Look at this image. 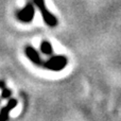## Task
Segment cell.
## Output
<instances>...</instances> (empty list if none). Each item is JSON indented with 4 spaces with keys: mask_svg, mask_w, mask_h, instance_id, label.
Returning <instances> with one entry per match:
<instances>
[{
    "mask_svg": "<svg viewBox=\"0 0 121 121\" xmlns=\"http://www.w3.org/2000/svg\"><path fill=\"white\" fill-rule=\"evenodd\" d=\"M40 51H42V53L48 55V56L53 55V47H52V45L50 44V42H48V40H43V42L40 43Z\"/></svg>",
    "mask_w": 121,
    "mask_h": 121,
    "instance_id": "obj_6",
    "label": "cell"
},
{
    "mask_svg": "<svg viewBox=\"0 0 121 121\" xmlns=\"http://www.w3.org/2000/svg\"><path fill=\"white\" fill-rule=\"evenodd\" d=\"M68 64V60L65 55H51L49 60L44 62L42 67L51 71H60Z\"/></svg>",
    "mask_w": 121,
    "mask_h": 121,
    "instance_id": "obj_2",
    "label": "cell"
},
{
    "mask_svg": "<svg viewBox=\"0 0 121 121\" xmlns=\"http://www.w3.org/2000/svg\"><path fill=\"white\" fill-rule=\"evenodd\" d=\"M4 87H5V83H4V81H0V88L3 89Z\"/></svg>",
    "mask_w": 121,
    "mask_h": 121,
    "instance_id": "obj_8",
    "label": "cell"
},
{
    "mask_svg": "<svg viewBox=\"0 0 121 121\" xmlns=\"http://www.w3.org/2000/svg\"><path fill=\"white\" fill-rule=\"evenodd\" d=\"M12 96V90L9 88L4 87L3 89H1V98L2 99H10Z\"/></svg>",
    "mask_w": 121,
    "mask_h": 121,
    "instance_id": "obj_7",
    "label": "cell"
},
{
    "mask_svg": "<svg viewBox=\"0 0 121 121\" xmlns=\"http://www.w3.org/2000/svg\"><path fill=\"white\" fill-rule=\"evenodd\" d=\"M25 55L31 60L34 65H36V66L42 67L43 64H44V62H43V60H42V57H40L38 51L36 50L34 47L30 46V45H28V46L25 47Z\"/></svg>",
    "mask_w": 121,
    "mask_h": 121,
    "instance_id": "obj_4",
    "label": "cell"
},
{
    "mask_svg": "<svg viewBox=\"0 0 121 121\" xmlns=\"http://www.w3.org/2000/svg\"><path fill=\"white\" fill-rule=\"evenodd\" d=\"M34 3V5L39 10L40 14H42V17L44 19V21L46 22V25L50 28H55L59 23V20L55 17L54 14L50 12V11L47 9L46 3H45V0H32Z\"/></svg>",
    "mask_w": 121,
    "mask_h": 121,
    "instance_id": "obj_1",
    "label": "cell"
},
{
    "mask_svg": "<svg viewBox=\"0 0 121 121\" xmlns=\"http://www.w3.org/2000/svg\"><path fill=\"white\" fill-rule=\"evenodd\" d=\"M16 18L18 19L20 22L23 23H29L33 20L34 15H35V5H34L33 1H29L25 4L22 9L16 12Z\"/></svg>",
    "mask_w": 121,
    "mask_h": 121,
    "instance_id": "obj_3",
    "label": "cell"
},
{
    "mask_svg": "<svg viewBox=\"0 0 121 121\" xmlns=\"http://www.w3.org/2000/svg\"><path fill=\"white\" fill-rule=\"evenodd\" d=\"M17 103H18V101L16 99H9L6 105L0 109V121H9L10 113L12 112L13 108L16 107Z\"/></svg>",
    "mask_w": 121,
    "mask_h": 121,
    "instance_id": "obj_5",
    "label": "cell"
}]
</instances>
